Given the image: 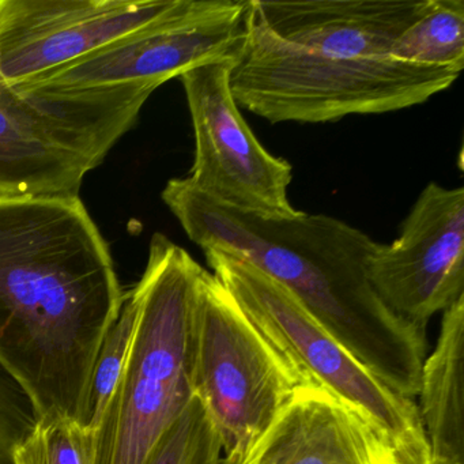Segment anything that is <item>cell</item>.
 Instances as JSON below:
<instances>
[{
    "instance_id": "obj_1",
    "label": "cell",
    "mask_w": 464,
    "mask_h": 464,
    "mask_svg": "<svg viewBox=\"0 0 464 464\" xmlns=\"http://www.w3.org/2000/svg\"><path fill=\"white\" fill-rule=\"evenodd\" d=\"M124 295L80 197L0 198V363L40 417L80 420Z\"/></svg>"
},
{
    "instance_id": "obj_7",
    "label": "cell",
    "mask_w": 464,
    "mask_h": 464,
    "mask_svg": "<svg viewBox=\"0 0 464 464\" xmlns=\"http://www.w3.org/2000/svg\"><path fill=\"white\" fill-rule=\"evenodd\" d=\"M301 384L224 285L200 268L195 286L194 393L237 464ZM306 387V385H305Z\"/></svg>"
},
{
    "instance_id": "obj_12",
    "label": "cell",
    "mask_w": 464,
    "mask_h": 464,
    "mask_svg": "<svg viewBox=\"0 0 464 464\" xmlns=\"http://www.w3.org/2000/svg\"><path fill=\"white\" fill-rule=\"evenodd\" d=\"M262 23L289 44L344 59L390 56L428 0H252Z\"/></svg>"
},
{
    "instance_id": "obj_15",
    "label": "cell",
    "mask_w": 464,
    "mask_h": 464,
    "mask_svg": "<svg viewBox=\"0 0 464 464\" xmlns=\"http://www.w3.org/2000/svg\"><path fill=\"white\" fill-rule=\"evenodd\" d=\"M390 56L418 66L461 72L464 0H428L425 12L399 37Z\"/></svg>"
},
{
    "instance_id": "obj_13",
    "label": "cell",
    "mask_w": 464,
    "mask_h": 464,
    "mask_svg": "<svg viewBox=\"0 0 464 464\" xmlns=\"http://www.w3.org/2000/svg\"><path fill=\"white\" fill-rule=\"evenodd\" d=\"M237 464H399L358 412L322 388L298 387Z\"/></svg>"
},
{
    "instance_id": "obj_4",
    "label": "cell",
    "mask_w": 464,
    "mask_h": 464,
    "mask_svg": "<svg viewBox=\"0 0 464 464\" xmlns=\"http://www.w3.org/2000/svg\"><path fill=\"white\" fill-rule=\"evenodd\" d=\"M460 72L387 58L344 59L289 44L246 6V36L230 72L238 108L271 121L325 123L423 104Z\"/></svg>"
},
{
    "instance_id": "obj_8",
    "label": "cell",
    "mask_w": 464,
    "mask_h": 464,
    "mask_svg": "<svg viewBox=\"0 0 464 464\" xmlns=\"http://www.w3.org/2000/svg\"><path fill=\"white\" fill-rule=\"evenodd\" d=\"M246 6L248 0H176L167 14L149 25L13 89H159L195 67L237 55L246 36Z\"/></svg>"
},
{
    "instance_id": "obj_9",
    "label": "cell",
    "mask_w": 464,
    "mask_h": 464,
    "mask_svg": "<svg viewBox=\"0 0 464 464\" xmlns=\"http://www.w3.org/2000/svg\"><path fill=\"white\" fill-rule=\"evenodd\" d=\"M232 58L180 75L195 135L188 183L208 199L244 213L292 217L293 167L255 137L230 91Z\"/></svg>"
},
{
    "instance_id": "obj_5",
    "label": "cell",
    "mask_w": 464,
    "mask_h": 464,
    "mask_svg": "<svg viewBox=\"0 0 464 464\" xmlns=\"http://www.w3.org/2000/svg\"><path fill=\"white\" fill-rule=\"evenodd\" d=\"M203 252L214 276L304 387L322 388L358 412L382 434L399 464H431L414 399L399 395L371 373L284 285L221 249Z\"/></svg>"
},
{
    "instance_id": "obj_2",
    "label": "cell",
    "mask_w": 464,
    "mask_h": 464,
    "mask_svg": "<svg viewBox=\"0 0 464 464\" xmlns=\"http://www.w3.org/2000/svg\"><path fill=\"white\" fill-rule=\"evenodd\" d=\"M161 197L189 240L246 260L284 285L377 379L417 398L425 327L398 316L372 287L366 263L377 241L325 214L244 213L208 199L187 179L168 181Z\"/></svg>"
},
{
    "instance_id": "obj_10",
    "label": "cell",
    "mask_w": 464,
    "mask_h": 464,
    "mask_svg": "<svg viewBox=\"0 0 464 464\" xmlns=\"http://www.w3.org/2000/svg\"><path fill=\"white\" fill-rule=\"evenodd\" d=\"M374 292L398 316L426 327L464 295V188L429 183L391 244L366 263Z\"/></svg>"
},
{
    "instance_id": "obj_6",
    "label": "cell",
    "mask_w": 464,
    "mask_h": 464,
    "mask_svg": "<svg viewBox=\"0 0 464 464\" xmlns=\"http://www.w3.org/2000/svg\"><path fill=\"white\" fill-rule=\"evenodd\" d=\"M154 91L18 92L0 77V198L80 197Z\"/></svg>"
},
{
    "instance_id": "obj_16",
    "label": "cell",
    "mask_w": 464,
    "mask_h": 464,
    "mask_svg": "<svg viewBox=\"0 0 464 464\" xmlns=\"http://www.w3.org/2000/svg\"><path fill=\"white\" fill-rule=\"evenodd\" d=\"M138 303L132 289L124 295L123 305L118 319L108 330L97 353L80 423L93 433L102 420V412L115 391L129 357L130 347L137 327Z\"/></svg>"
},
{
    "instance_id": "obj_14",
    "label": "cell",
    "mask_w": 464,
    "mask_h": 464,
    "mask_svg": "<svg viewBox=\"0 0 464 464\" xmlns=\"http://www.w3.org/2000/svg\"><path fill=\"white\" fill-rule=\"evenodd\" d=\"M464 295L442 312L436 346L420 372V420L431 461L464 464Z\"/></svg>"
},
{
    "instance_id": "obj_18",
    "label": "cell",
    "mask_w": 464,
    "mask_h": 464,
    "mask_svg": "<svg viewBox=\"0 0 464 464\" xmlns=\"http://www.w3.org/2000/svg\"><path fill=\"white\" fill-rule=\"evenodd\" d=\"M92 433L70 418H42L15 450V464H91Z\"/></svg>"
},
{
    "instance_id": "obj_17",
    "label": "cell",
    "mask_w": 464,
    "mask_h": 464,
    "mask_svg": "<svg viewBox=\"0 0 464 464\" xmlns=\"http://www.w3.org/2000/svg\"><path fill=\"white\" fill-rule=\"evenodd\" d=\"M146 464H227L221 436L197 395L160 437Z\"/></svg>"
},
{
    "instance_id": "obj_3",
    "label": "cell",
    "mask_w": 464,
    "mask_h": 464,
    "mask_svg": "<svg viewBox=\"0 0 464 464\" xmlns=\"http://www.w3.org/2000/svg\"><path fill=\"white\" fill-rule=\"evenodd\" d=\"M202 266L162 233L132 287L137 327L123 373L92 433L91 464H146L194 393L195 286Z\"/></svg>"
},
{
    "instance_id": "obj_11",
    "label": "cell",
    "mask_w": 464,
    "mask_h": 464,
    "mask_svg": "<svg viewBox=\"0 0 464 464\" xmlns=\"http://www.w3.org/2000/svg\"><path fill=\"white\" fill-rule=\"evenodd\" d=\"M176 0H0V77L12 88L167 14Z\"/></svg>"
},
{
    "instance_id": "obj_19",
    "label": "cell",
    "mask_w": 464,
    "mask_h": 464,
    "mask_svg": "<svg viewBox=\"0 0 464 464\" xmlns=\"http://www.w3.org/2000/svg\"><path fill=\"white\" fill-rule=\"evenodd\" d=\"M42 420L21 382L0 363V464H15V450Z\"/></svg>"
},
{
    "instance_id": "obj_20",
    "label": "cell",
    "mask_w": 464,
    "mask_h": 464,
    "mask_svg": "<svg viewBox=\"0 0 464 464\" xmlns=\"http://www.w3.org/2000/svg\"><path fill=\"white\" fill-rule=\"evenodd\" d=\"M431 464H455V463H441V461H431Z\"/></svg>"
}]
</instances>
